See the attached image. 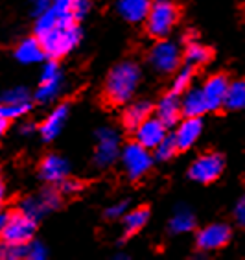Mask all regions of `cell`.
Returning a JSON list of instances; mask_svg holds the SVG:
<instances>
[{"label": "cell", "mask_w": 245, "mask_h": 260, "mask_svg": "<svg viewBox=\"0 0 245 260\" xmlns=\"http://www.w3.org/2000/svg\"><path fill=\"white\" fill-rule=\"evenodd\" d=\"M151 0H120L118 2V13L127 22H142L148 17Z\"/></svg>", "instance_id": "cell-19"}, {"label": "cell", "mask_w": 245, "mask_h": 260, "mask_svg": "<svg viewBox=\"0 0 245 260\" xmlns=\"http://www.w3.org/2000/svg\"><path fill=\"white\" fill-rule=\"evenodd\" d=\"M150 220V210L140 207V209L129 210L124 214V229H125V236H133L136 235L138 231H142L146 227Z\"/></svg>", "instance_id": "cell-22"}, {"label": "cell", "mask_w": 245, "mask_h": 260, "mask_svg": "<svg viewBox=\"0 0 245 260\" xmlns=\"http://www.w3.org/2000/svg\"><path fill=\"white\" fill-rule=\"evenodd\" d=\"M48 251L41 242H28V260H43L46 258Z\"/></svg>", "instance_id": "cell-32"}, {"label": "cell", "mask_w": 245, "mask_h": 260, "mask_svg": "<svg viewBox=\"0 0 245 260\" xmlns=\"http://www.w3.org/2000/svg\"><path fill=\"white\" fill-rule=\"evenodd\" d=\"M70 4L72 0H52V8L59 13H70Z\"/></svg>", "instance_id": "cell-37"}, {"label": "cell", "mask_w": 245, "mask_h": 260, "mask_svg": "<svg viewBox=\"0 0 245 260\" xmlns=\"http://www.w3.org/2000/svg\"><path fill=\"white\" fill-rule=\"evenodd\" d=\"M35 37L39 39L46 57L59 59L80 45L81 30L72 13H59L50 6L37 17Z\"/></svg>", "instance_id": "cell-1"}, {"label": "cell", "mask_w": 245, "mask_h": 260, "mask_svg": "<svg viewBox=\"0 0 245 260\" xmlns=\"http://www.w3.org/2000/svg\"><path fill=\"white\" fill-rule=\"evenodd\" d=\"M195 227V216L190 209L186 207H179L171 216L170 223H168V231L171 235H186Z\"/></svg>", "instance_id": "cell-21"}, {"label": "cell", "mask_w": 245, "mask_h": 260, "mask_svg": "<svg viewBox=\"0 0 245 260\" xmlns=\"http://www.w3.org/2000/svg\"><path fill=\"white\" fill-rule=\"evenodd\" d=\"M30 111V104H2L0 105V116H4L8 120L19 118Z\"/></svg>", "instance_id": "cell-30"}, {"label": "cell", "mask_w": 245, "mask_h": 260, "mask_svg": "<svg viewBox=\"0 0 245 260\" xmlns=\"http://www.w3.org/2000/svg\"><path fill=\"white\" fill-rule=\"evenodd\" d=\"M201 131H203V122L201 118H185L177 125L173 133L175 144L179 150H188L195 144V140L199 139Z\"/></svg>", "instance_id": "cell-14"}, {"label": "cell", "mask_w": 245, "mask_h": 260, "mask_svg": "<svg viewBox=\"0 0 245 260\" xmlns=\"http://www.w3.org/2000/svg\"><path fill=\"white\" fill-rule=\"evenodd\" d=\"M153 113V105L146 100H138L135 104H131L124 113V124L127 129L135 131L146 118H150Z\"/></svg>", "instance_id": "cell-20"}, {"label": "cell", "mask_w": 245, "mask_h": 260, "mask_svg": "<svg viewBox=\"0 0 245 260\" xmlns=\"http://www.w3.org/2000/svg\"><path fill=\"white\" fill-rule=\"evenodd\" d=\"M223 107H227V109H230V111L245 109V81L243 80L229 83Z\"/></svg>", "instance_id": "cell-23"}, {"label": "cell", "mask_w": 245, "mask_h": 260, "mask_svg": "<svg viewBox=\"0 0 245 260\" xmlns=\"http://www.w3.org/2000/svg\"><path fill=\"white\" fill-rule=\"evenodd\" d=\"M28 258V242L13 244V242H0V260H24Z\"/></svg>", "instance_id": "cell-25"}, {"label": "cell", "mask_w": 245, "mask_h": 260, "mask_svg": "<svg viewBox=\"0 0 245 260\" xmlns=\"http://www.w3.org/2000/svg\"><path fill=\"white\" fill-rule=\"evenodd\" d=\"M6 220H8V212H0V233H2V229H4Z\"/></svg>", "instance_id": "cell-40"}, {"label": "cell", "mask_w": 245, "mask_h": 260, "mask_svg": "<svg viewBox=\"0 0 245 260\" xmlns=\"http://www.w3.org/2000/svg\"><path fill=\"white\" fill-rule=\"evenodd\" d=\"M81 190V183L80 181H72V179H63L59 183V194H74V192Z\"/></svg>", "instance_id": "cell-34"}, {"label": "cell", "mask_w": 245, "mask_h": 260, "mask_svg": "<svg viewBox=\"0 0 245 260\" xmlns=\"http://www.w3.org/2000/svg\"><path fill=\"white\" fill-rule=\"evenodd\" d=\"M59 203H61L59 192L54 190V188H46V190H43L39 196L28 198V200L22 201L19 210L22 214L28 216V218H31V220L39 221L46 212L57 209Z\"/></svg>", "instance_id": "cell-9"}, {"label": "cell", "mask_w": 245, "mask_h": 260, "mask_svg": "<svg viewBox=\"0 0 245 260\" xmlns=\"http://www.w3.org/2000/svg\"><path fill=\"white\" fill-rule=\"evenodd\" d=\"M22 131L24 133H30V131H33V125H30V124H26L24 127H22Z\"/></svg>", "instance_id": "cell-41"}, {"label": "cell", "mask_w": 245, "mask_h": 260, "mask_svg": "<svg viewBox=\"0 0 245 260\" xmlns=\"http://www.w3.org/2000/svg\"><path fill=\"white\" fill-rule=\"evenodd\" d=\"M68 172H70V165L59 155H48L41 162V168H39L41 179L50 183V185H59L61 181L68 177Z\"/></svg>", "instance_id": "cell-13"}, {"label": "cell", "mask_w": 245, "mask_h": 260, "mask_svg": "<svg viewBox=\"0 0 245 260\" xmlns=\"http://www.w3.org/2000/svg\"><path fill=\"white\" fill-rule=\"evenodd\" d=\"M127 212V201H120V203H115V205H111L109 209L105 210V216L109 218V220H116V218H120Z\"/></svg>", "instance_id": "cell-33"}, {"label": "cell", "mask_w": 245, "mask_h": 260, "mask_svg": "<svg viewBox=\"0 0 245 260\" xmlns=\"http://www.w3.org/2000/svg\"><path fill=\"white\" fill-rule=\"evenodd\" d=\"M120 155V137L113 127H101L96 133V151L94 165L107 168Z\"/></svg>", "instance_id": "cell-5"}, {"label": "cell", "mask_w": 245, "mask_h": 260, "mask_svg": "<svg viewBox=\"0 0 245 260\" xmlns=\"http://www.w3.org/2000/svg\"><path fill=\"white\" fill-rule=\"evenodd\" d=\"M227 87H229V80H227L225 76H212V78L206 81L205 85H203V89H201L203 98H205L206 109L218 111L223 107Z\"/></svg>", "instance_id": "cell-12"}, {"label": "cell", "mask_w": 245, "mask_h": 260, "mask_svg": "<svg viewBox=\"0 0 245 260\" xmlns=\"http://www.w3.org/2000/svg\"><path fill=\"white\" fill-rule=\"evenodd\" d=\"M68 111H70V107L66 104H61L59 107H55V109L52 111V115L43 122V125H41V135H43V139L54 140L55 137L59 135L66 118H68Z\"/></svg>", "instance_id": "cell-17"}, {"label": "cell", "mask_w": 245, "mask_h": 260, "mask_svg": "<svg viewBox=\"0 0 245 260\" xmlns=\"http://www.w3.org/2000/svg\"><path fill=\"white\" fill-rule=\"evenodd\" d=\"M146 22H148V31L153 37L162 39L170 35L177 22V6L173 4V0H151Z\"/></svg>", "instance_id": "cell-3"}, {"label": "cell", "mask_w": 245, "mask_h": 260, "mask_svg": "<svg viewBox=\"0 0 245 260\" xmlns=\"http://www.w3.org/2000/svg\"><path fill=\"white\" fill-rule=\"evenodd\" d=\"M140 67L133 61H122L111 70L105 81V100L113 105H124L133 98L140 83Z\"/></svg>", "instance_id": "cell-2"}, {"label": "cell", "mask_w": 245, "mask_h": 260, "mask_svg": "<svg viewBox=\"0 0 245 260\" xmlns=\"http://www.w3.org/2000/svg\"><path fill=\"white\" fill-rule=\"evenodd\" d=\"M166 137V125L159 118H146L142 124L135 129V139L140 146H144L148 150H155L157 144Z\"/></svg>", "instance_id": "cell-11"}, {"label": "cell", "mask_w": 245, "mask_h": 260, "mask_svg": "<svg viewBox=\"0 0 245 260\" xmlns=\"http://www.w3.org/2000/svg\"><path fill=\"white\" fill-rule=\"evenodd\" d=\"M181 116V104H179V94L170 92L166 94L157 105V118H159L166 127H173L179 122Z\"/></svg>", "instance_id": "cell-16"}, {"label": "cell", "mask_w": 245, "mask_h": 260, "mask_svg": "<svg viewBox=\"0 0 245 260\" xmlns=\"http://www.w3.org/2000/svg\"><path fill=\"white\" fill-rule=\"evenodd\" d=\"M89 10H90V0H72V4H70V13H72V17L76 20L83 19L89 13Z\"/></svg>", "instance_id": "cell-31"}, {"label": "cell", "mask_w": 245, "mask_h": 260, "mask_svg": "<svg viewBox=\"0 0 245 260\" xmlns=\"http://www.w3.org/2000/svg\"><path fill=\"white\" fill-rule=\"evenodd\" d=\"M50 6H52V0H33V2H31V13H33L35 17H39L41 13H45Z\"/></svg>", "instance_id": "cell-36"}, {"label": "cell", "mask_w": 245, "mask_h": 260, "mask_svg": "<svg viewBox=\"0 0 245 260\" xmlns=\"http://www.w3.org/2000/svg\"><path fill=\"white\" fill-rule=\"evenodd\" d=\"M185 57H186V61H188V65L190 67L205 65L206 61L210 59V50L208 48H205L203 45H199V43H190V45L186 46Z\"/></svg>", "instance_id": "cell-26"}, {"label": "cell", "mask_w": 245, "mask_h": 260, "mask_svg": "<svg viewBox=\"0 0 245 260\" xmlns=\"http://www.w3.org/2000/svg\"><path fill=\"white\" fill-rule=\"evenodd\" d=\"M192 78H194V69L190 65L185 67V69H181L177 72V76L173 78V85H171V92L175 94H181V92H185L192 83Z\"/></svg>", "instance_id": "cell-27"}, {"label": "cell", "mask_w": 245, "mask_h": 260, "mask_svg": "<svg viewBox=\"0 0 245 260\" xmlns=\"http://www.w3.org/2000/svg\"><path fill=\"white\" fill-rule=\"evenodd\" d=\"M234 220L238 225L245 227V198H241L234 207Z\"/></svg>", "instance_id": "cell-35"}, {"label": "cell", "mask_w": 245, "mask_h": 260, "mask_svg": "<svg viewBox=\"0 0 245 260\" xmlns=\"http://www.w3.org/2000/svg\"><path fill=\"white\" fill-rule=\"evenodd\" d=\"M223 157L218 153H208L195 159L188 168V177L195 183H212L223 174Z\"/></svg>", "instance_id": "cell-8"}, {"label": "cell", "mask_w": 245, "mask_h": 260, "mask_svg": "<svg viewBox=\"0 0 245 260\" xmlns=\"http://www.w3.org/2000/svg\"><path fill=\"white\" fill-rule=\"evenodd\" d=\"M122 165L129 175V179H140L153 165V157L150 150L140 146L138 142H131L122 150Z\"/></svg>", "instance_id": "cell-4"}, {"label": "cell", "mask_w": 245, "mask_h": 260, "mask_svg": "<svg viewBox=\"0 0 245 260\" xmlns=\"http://www.w3.org/2000/svg\"><path fill=\"white\" fill-rule=\"evenodd\" d=\"M15 57L20 61V63H26V65H33V63H41L45 59L46 54L41 46L39 39L37 37H30V39H24L17 46L15 50Z\"/></svg>", "instance_id": "cell-18"}, {"label": "cell", "mask_w": 245, "mask_h": 260, "mask_svg": "<svg viewBox=\"0 0 245 260\" xmlns=\"http://www.w3.org/2000/svg\"><path fill=\"white\" fill-rule=\"evenodd\" d=\"M4 200H6V188H4V185H2V179H0V209L4 205Z\"/></svg>", "instance_id": "cell-39"}, {"label": "cell", "mask_w": 245, "mask_h": 260, "mask_svg": "<svg viewBox=\"0 0 245 260\" xmlns=\"http://www.w3.org/2000/svg\"><path fill=\"white\" fill-rule=\"evenodd\" d=\"M230 240V227L225 223H212L206 225L205 229H201L195 236V244L197 249L203 253H210V251L221 249L225 247Z\"/></svg>", "instance_id": "cell-10"}, {"label": "cell", "mask_w": 245, "mask_h": 260, "mask_svg": "<svg viewBox=\"0 0 245 260\" xmlns=\"http://www.w3.org/2000/svg\"><path fill=\"white\" fill-rule=\"evenodd\" d=\"M61 81H63L61 76H55V78H50V80H41L39 89H37V92H35V100L41 102V104L52 102L55 96L59 94Z\"/></svg>", "instance_id": "cell-24"}, {"label": "cell", "mask_w": 245, "mask_h": 260, "mask_svg": "<svg viewBox=\"0 0 245 260\" xmlns=\"http://www.w3.org/2000/svg\"><path fill=\"white\" fill-rule=\"evenodd\" d=\"M181 52L179 46L171 41H159L150 52V65L160 72V74H170L179 67Z\"/></svg>", "instance_id": "cell-7"}, {"label": "cell", "mask_w": 245, "mask_h": 260, "mask_svg": "<svg viewBox=\"0 0 245 260\" xmlns=\"http://www.w3.org/2000/svg\"><path fill=\"white\" fill-rule=\"evenodd\" d=\"M35 225H37V221L22 214L20 210H17L13 214H8V220H6V225L2 229V233H0V236L6 242L26 244V242H30L33 238Z\"/></svg>", "instance_id": "cell-6"}, {"label": "cell", "mask_w": 245, "mask_h": 260, "mask_svg": "<svg viewBox=\"0 0 245 260\" xmlns=\"http://www.w3.org/2000/svg\"><path fill=\"white\" fill-rule=\"evenodd\" d=\"M179 104L181 115L185 118H201L208 111L201 89H186L183 92V98H179Z\"/></svg>", "instance_id": "cell-15"}, {"label": "cell", "mask_w": 245, "mask_h": 260, "mask_svg": "<svg viewBox=\"0 0 245 260\" xmlns=\"http://www.w3.org/2000/svg\"><path fill=\"white\" fill-rule=\"evenodd\" d=\"M4 104H30V92L24 87H13L2 94Z\"/></svg>", "instance_id": "cell-29"}, {"label": "cell", "mask_w": 245, "mask_h": 260, "mask_svg": "<svg viewBox=\"0 0 245 260\" xmlns=\"http://www.w3.org/2000/svg\"><path fill=\"white\" fill-rule=\"evenodd\" d=\"M175 151H179V148H177V144H175L173 135H171V137L166 135L164 139L157 144L155 157H157V160H170L171 157L175 155Z\"/></svg>", "instance_id": "cell-28"}, {"label": "cell", "mask_w": 245, "mask_h": 260, "mask_svg": "<svg viewBox=\"0 0 245 260\" xmlns=\"http://www.w3.org/2000/svg\"><path fill=\"white\" fill-rule=\"evenodd\" d=\"M8 118H4V116H0V137L4 135L6 133V129H8Z\"/></svg>", "instance_id": "cell-38"}]
</instances>
